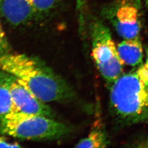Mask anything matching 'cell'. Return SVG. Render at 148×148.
<instances>
[{"instance_id":"cell-4","label":"cell","mask_w":148,"mask_h":148,"mask_svg":"<svg viewBox=\"0 0 148 148\" xmlns=\"http://www.w3.org/2000/svg\"><path fill=\"white\" fill-rule=\"evenodd\" d=\"M88 29L92 57L109 87L122 74L124 63L119 57L111 32L101 19L93 18Z\"/></svg>"},{"instance_id":"cell-8","label":"cell","mask_w":148,"mask_h":148,"mask_svg":"<svg viewBox=\"0 0 148 148\" xmlns=\"http://www.w3.org/2000/svg\"><path fill=\"white\" fill-rule=\"evenodd\" d=\"M120 58L124 64L140 66L143 63V49L139 37L125 39L117 47Z\"/></svg>"},{"instance_id":"cell-17","label":"cell","mask_w":148,"mask_h":148,"mask_svg":"<svg viewBox=\"0 0 148 148\" xmlns=\"http://www.w3.org/2000/svg\"><path fill=\"white\" fill-rule=\"evenodd\" d=\"M147 60H146V62H145V63L144 64V65L146 67L148 68V49H147Z\"/></svg>"},{"instance_id":"cell-15","label":"cell","mask_w":148,"mask_h":148,"mask_svg":"<svg viewBox=\"0 0 148 148\" xmlns=\"http://www.w3.org/2000/svg\"><path fill=\"white\" fill-rule=\"evenodd\" d=\"M136 71L141 79L148 82V68L144 65H141Z\"/></svg>"},{"instance_id":"cell-11","label":"cell","mask_w":148,"mask_h":148,"mask_svg":"<svg viewBox=\"0 0 148 148\" xmlns=\"http://www.w3.org/2000/svg\"><path fill=\"white\" fill-rule=\"evenodd\" d=\"M19 112L5 86L0 82V115Z\"/></svg>"},{"instance_id":"cell-9","label":"cell","mask_w":148,"mask_h":148,"mask_svg":"<svg viewBox=\"0 0 148 148\" xmlns=\"http://www.w3.org/2000/svg\"><path fill=\"white\" fill-rule=\"evenodd\" d=\"M35 22L50 21L58 14L63 0H30Z\"/></svg>"},{"instance_id":"cell-13","label":"cell","mask_w":148,"mask_h":148,"mask_svg":"<svg viewBox=\"0 0 148 148\" xmlns=\"http://www.w3.org/2000/svg\"><path fill=\"white\" fill-rule=\"evenodd\" d=\"M11 45L2 27L0 17V53L11 52Z\"/></svg>"},{"instance_id":"cell-3","label":"cell","mask_w":148,"mask_h":148,"mask_svg":"<svg viewBox=\"0 0 148 148\" xmlns=\"http://www.w3.org/2000/svg\"><path fill=\"white\" fill-rule=\"evenodd\" d=\"M70 127L54 118L15 112L0 115V133L27 140H53L69 134Z\"/></svg>"},{"instance_id":"cell-12","label":"cell","mask_w":148,"mask_h":148,"mask_svg":"<svg viewBox=\"0 0 148 148\" xmlns=\"http://www.w3.org/2000/svg\"><path fill=\"white\" fill-rule=\"evenodd\" d=\"M87 5V0H76V12L81 27L85 26L86 21Z\"/></svg>"},{"instance_id":"cell-14","label":"cell","mask_w":148,"mask_h":148,"mask_svg":"<svg viewBox=\"0 0 148 148\" xmlns=\"http://www.w3.org/2000/svg\"><path fill=\"white\" fill-rule=\"evenodd\" d=\"M21 145L16 142L9 141L6 138L0 136V148H19Z\"/></svg>"},{"instance_id":"cell-16","label":"cell","mask_w":148,"mask_h":148,"mask_svg":"<svg viewBox=\"0 0 148 148\" xmlns=\"http://www.w3.org/2000/svg\"><path fill=\"white\" fill-rule=\"evenodd\" d=\"M140 145H138L139 147H148V140H146L139 144Z\"/></svg>"},{"instance_id":"cell-18","label":"cell","mask_w":148,"mask_h":148,"mask_svg":"<svg viewBox=\"0 0 148 148\" xmlns=\"http://www.w3.org/2000/svg\"><path fill=\"white\" fill-rule=\"evenodd\" d=\"M144 1H145V5L148 7V0H144Z\"/></svg>"},{"instance_id":"cell-6","label":"cell","mask_w":148,"mask_h":148,"mask_svg":"<svg viewBox=\"0 0 148 148\" xmlns=\"http://www.w3.org/2000/svg\"><path fill=\"white\" fill-rule=\"evenodd\" d=\"M0 82L10 91L19 112L54 118L51 108L40 100L13 75L0 70Z\"/></svg>"},{"instance_id":"cell-2","label":"cell","mask_w":148,"mask_h":148,"mask_svg":"<svg viewBox=\"0 0 148 148\" xmlns=\"http://www.w3.org/2000/svg\"><path fill=\"white\" fill-rule=\"evenodd\" d=\"M109 88L110 109L119 123L130 126L148 121V82L136 70L122 74Z\"/></svg>"},{"instance_id":"cell-5","label":"cell","mask_w":148,"mask_h":148,"mask_svg":"<svg viewBox=\"0 0 148 148\" xmlns=\"http://www.w3.org/2000/svg\"><path fill=\"white\" fill-rule=\"evenodd\" d=\"M139 0H113L101 8V16L124 39L139 37L141 29Z\"/></svg>"},{"instance_id":"cell-7","label":"cell","mask_w":148,"mask_h":148,"mask_svg":"<svg viewBox=\"0 0 148 148\" xmlns=\"http://www.w3.org/2000/svg\"><path fill=\"white\" fill-rule=\"evenodd\" d=\"M0 17L13 27L35 22L30 0H0Z\"/></svg>"},{"instance_id":"cell-10","label":"cell","mask_w":148,"mask_h":148,"mask_svg":"<svg viewBox=\"0 0 148 148\" xmlns=\"http://www.w3.org/2000/svg\"><path fill=\"white\" fill-rule=\"evenodd\" d=\"M106 132L99 127H95L84 139L79 140L76 148H106L108 145Z\"/></svg>"},{"instance_id":"cell-1","label":"cell","mask_w":148,"mask_h":148,"mask_svg":"<svg viewBox=\"0 0 148 148\" xmlns=\"http://www.w3.org/2000/svg\"><path fill=\"white\" fill-rule=\"evenodd\" d=\"M0 70L15 76L45 103H68L75 98L72 87L38 59L21 53H0Z\"/></svg>"}]
</instances>
